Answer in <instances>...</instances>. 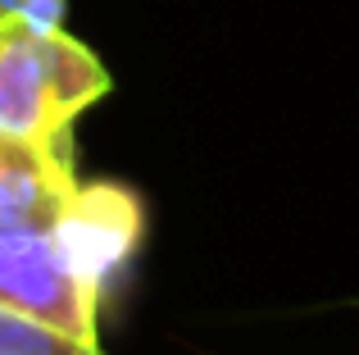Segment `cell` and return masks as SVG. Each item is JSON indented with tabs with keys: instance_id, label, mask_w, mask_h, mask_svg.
Wrapping results in <instances>:
<instances>
[{
	"instance_id": "6da1fadb",
	"label": "cell",
	"mask_w": 359,
	"mask_h": 355,
	"mask_svg": "<svg viewBox=\"0 0 359 355\" xmlns=\"http://www.w3.org/2000/svg\"><path fill=\"white\" fill-rule=\"evenodd\" d=\"M109 69L78 36L0 23V133L73 151V123L109 96Z\"/></svg>"
},
{
	"instance_id": "7a4b0ae2",
	"label": "cell",
	"mask_w": 359,
	"mask_h": 355,
	"mask_svg": "<svg viewBox=\"0 0 359 355\" xmlns=\"http://www.w3.org/2000/svg\"><path fill=\"white\" fill-rule=\"evenodd\" d=\"M50 228L73 274L105 310V301L128 278L132 260L146 241V201H141V192H132L128 182H114V178H96V182L78 178V187L60 205Z\"/></svg>"
},
{
	"instance_id": "3957f363",
	"label": "cell",
	"mask_w": 359,
	"mask_h": 355,
	"mask_svg": "<svg viewBox=\"0 0 359 355\" xmlns=\"http://www.w3.org/2000/svg\"><path fill=\"white\" fill-rule=\"evenodd\" d=\"M0 301L82 342H100V301L64 260L50 219L0 223Z\"/></svg>"
},
{
	"instance_id": "277c9868",
	"label": "cell",
	"mask_w": 359,
	"mask_h": 355,
	"mask_svg": "<svg viewBox=\"0 0 359 355\" xmlns=\"http://www.w3.org/2000/svg\"><path fill=\"white\" fill-rule=\"evenodd\" d=\"M78 187L73 151L18 142L0 133V223L55 219L69 192Z\"/></svg>"
},
{
	"instance_id": "5b68a950",
	"label": "cell",
	"mask_w": 359,
	"mask_h": 355,
	"mask_svg": "<svg viewBox=\"0 0 359 355\" xmlns=\"http://www.w3.org/2000/svg\"><path fill=\"white\" fill-rule=\"evenodd\" d=\"M0 355H105L100 342H82L0 301Z\"/></svg>"
},
{
	"instance_id": "8992f818",
	"label": "cell",
	"mask_w": 359,
	"mask_h": 355,
	"mask_svg": "<svg viewBox=\"0 0 359 355\" xmlns=\"http://www.w3.org/2000/svg\"><path fill=\"white\" fill-rule=\"evenodd\" d=\"M69 0H0V23H23L36 32H60Z\"/></svg>"
}]
</instances>
